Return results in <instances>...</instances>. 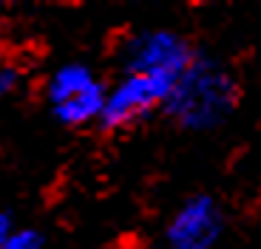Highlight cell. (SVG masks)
<instances>
[{
  "label": "cell",
  "instance_id": "1",
  "mask_svg": "<svg viewBox=\"0 0 261 249\" xmlns=\"http://www.w3.org/2000/svg\"><path fill=\"white\" fill-rule=\"evenodd\" d=\"M242 88L222 59L196 51L190 68L173 85L162 113L182 131L204 133L222 128L239 108Z\"/></svg>",
  "mask_w": 261,
  "mask_h": 249
},
{
  "label": "cell",
  "instance_id": "2",
  "mask_svg": "<svg viewBox=\"0 0 261 249\" xmlns=\"http://www.w3.org/2000/svg\"><path fill=\"white\" fill-rule=\"evenodd\" d=\"M43 97L57 124L85 128L102 116L108 85L88 63H63L48 74Z\"/></svg>",
  "mask_w": 261,
  "mask_h": 249
},
{
  "label": "cell",
  "instance_id": "3",
  "mask_svg": "<svg viewBox=\"0 0 261 249\" xmlns=\"http://www.w3.org/2000/svg\"><path fill=\"white\" fill-rule=\"evenodd\" d=\"M196 48L185 34L173 28H139L122 40L117 51L122 74H145L176 85L190 68Z\"/></svg>",
  "mask_w": 261,
  "mask_h": 249
},
{
  "label": "cell",
  "instance_id": "4",
  "mask_svg": "<svg viewBox=\"0 0 261 249\" xmlns=\"http://www.w3.org/2000/svg\"><path fill=\"white\" fill-rule=\"evenodd\" d=\"M173 82H165L156 77H145V74H122V77L108 88L105 108L99 116V131L105 133H119L128 128H137L148 116L162 111L168 102Z\"/></svg>",
  "mask_w": 261,
  "mask_h": 249
},
{
  "label": "cell",
  "instance_id": "5",
  "mask_svg": "<svg viewBox=\"0 0 261 249\" xmlns=\"http://www.w3.org/2000/svg\"><path fill=\"white\" fill-rule=\"evenodd\" d=\"M224 232V210L207 193H196L165 227L168 249H213Z\"/></svg>",
  "mask_w": 261,
  "mask_h": 249
},
{
  "label": "cell",
  "instance_id": "6",
  "mask_svg": "<svg viewBox=\"0 0 261 249\" xmlns=\"http://www.w3.org/2000/svg\"><path fill=\"white\" fill-rule=\"evenodd\" d=\"M23 77H26L23 66H17L12 59H0V102H6L23 85Z\"/></svg>",
  "mask_w": 261,
  "mask_h": 249
},
{
  "label": "cell",
  "instance_id": "7",
  "mask_svg": "<svg viewBox=\"0 0 261 249\" xmlns=\"http://www.w3.org/2000/svg\"><path fill=\"white\" fill-rule=\"evenodd\" d=\"M0 249H46V235L32 227H17Z\"/></svg>",
  "mask_w": 261,
  "mask_h": 249
},
{
  "label": "cell",
  "instance_id": "8",
  "mask_svg": "<svg viewBox=\"0 0 261 249\" xmlns=\"http://www.w3.org/2000/svg\"><path fill=\"white\" fill-rule=\"evenodd\" d=\"M14 230H17V227H14V215L9 210H0V246L6 243V238L12 235Z\"/></svg>",
  "mask_w": 261,
  "mask_h": 249
}]
</instances>
